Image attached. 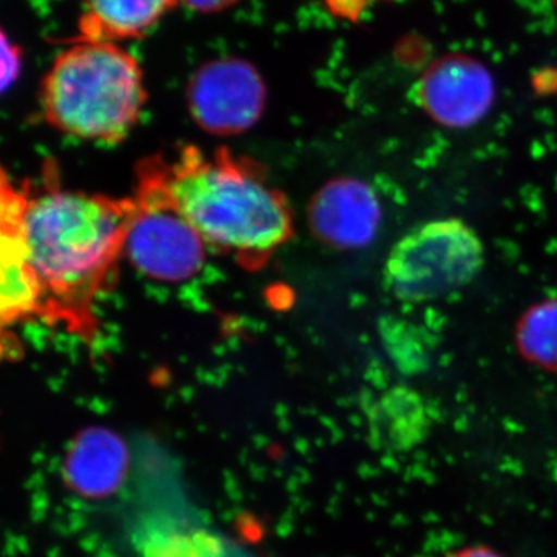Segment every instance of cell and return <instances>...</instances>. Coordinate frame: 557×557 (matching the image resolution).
<instances>
[{"instance_id":"7","label":"cell","mask_w":557,"mask_h":557,"mask_svg":"<svg viewBox=\"0 0 557 557\" xmlns=\"http://www.w3.org/2000/svg\"><path fill=\"white\" fill-rule=\"evenodd\" d=\"M416 101L446 129L461 131L486 119L496 102V81L482 61L465 53L443 54L418 79Z\"/></svg>"},{"instance_id":"6","label":"cell","mask_w":557,"mask_h":557,"mask_svg":"<svg viewBox=\"0 0 557 557\" xmlns=\"http://www.w3.org/2000/svg\"><path fill=\"white\" fill-rule=\"evenodd\" d=\"M265 100L262 76L239 58L209 61L189 81L190 115L214 135H237L255 126Z\"/></svg>"},{"instance_id":"8","label":"cell","mask_w":557,"mask_h":557,"mask_svg":"<svg viewBox=\"0 0 557 557\" xmlns=\"http://www.w3.org/2000/svg\"><path fill=\"white\" fill-rule=\"evenodd\" d=\"M383 208L369 183L339 177L314 194L309 222L318 239L333 248L368 247L379 234Z\"/></svg>"},{"instance_id":"10","label":"cell","mask_w":557,"mask_h":557,"mask_svg":"<svg viewBox=\"0 0 557 557\" xmlns=\"http://www.w3.org/2000/svg\"><path fill=\"white\" fill-rule=\"evenodd\" d=\"M129 454L120 435L90 428L73 440L62 465V478L73 493L86 498L112 496L126 478Z\"/></svg>"},{"instance_id":"4","label":"cell","mask_w":557,"mask_h":557,"mask_svg":"<svg viewBox=\"0 0 557 557\" xmlns=\"http://www.w3.org/2000/svg\"><path fill=\"white\" fill-rule=\"evenodd\" d=\"M483 265V242L465 220H429L406 233L391 249L386 282L399 300L432 302L468 287Z\"/></svg>"},{"instance_id":"18","label":"cell","mask_w":557,"mask_h":557,"mask_svg":"<svg viewBox=\"0 0 557 557\" xmlns=\"http://www.w3.org/2000/svg\"><path fill=\"white\" fill-rule=\"evenodd\" d=\"M555 2L557 3V0H555Z\"/></svg>"},{"instance_id":"1","label":"cell","mask_w":557,"mask_h":557,"mask_svg":"<svg viewBox=\"0 0 557 557\" xmlns=\"http://www.w3.org/2000/svg\"><path fill=\"white\" fill-rule=\"evenodd\" d=\"M134 212V197L61 188L51 170L39 190L27 186L21 225L42 288V319L95 339L98 299L115 277Z\"/></svg>"},{"instance_id":"15","label":"cell","mask_w":557,"mask_h":557,"mask_svg":"<svg viewBox=\"0 0 557 557\" xmlns=\"http://www.w3.org/2000/svg\"><path fill=\"white\" fill-rule=\"evenodd\" d=\"M3 50V89L10 86L20 75L21 69V50L14 44L9 42L5 35L2 36Z\"/></svg>"},{"instance_id":"17","label":"cell","mask_w":557,"mask_h":557,"mask_svg":"<svg viewBox=\"0 0 557 557\" xmlns=\"http://www.w3.org/2000/svg\"><path fill=\"white\" fill-rule=\"evenodd\" d=\"M449 557H505L496 549L487 547V545H471V547H465L457 549Z\"/></svg>"},{"instance_id":"12","label":"cell","mask_w":557,"mask_h":557,"mask_svg":"<svg viewBox=\"0 0 557 557\" xmlns=\"http://www.w3.org/2000/svg\"><path fill=\"white\" fill-rule=\"evenodd\" d=\"M515 339L527 362L557 373V296L534 304L520 317Z\"/></svg>"},{"instance_id":"2","label":"cell","mask_w":557,"mask_h":557,"mask_svg":"<svg viewBox=\"0 0 557 557\" xmlns=\"http://www.w3.org/2000/svg\"><path fill=\"white\" fill-rule=\"evenodd\" d=\"M161 180L208 247L244 269H263L293 237L292 209L258 164L225 148L205 153L186 146L172 160L152 159Z\"/></svg>"},{"instance_id":"5","label":"cell","mask_w":557,"mask_h":557,"mask_svg":"<svg viewBox=\"0 0 557 557\" xmlns=\"http://www.w3.org/2000/svg\"><path fill=\"white\" fill-rule=\"evenodd\" d=\"M134 200L124 248L132 265L157 281L196 276L207 258V242L171 199L152 159L139 164Z\"/></svg>"},{"instance_id":"16","label":"cell","mask_w":557,"mask_h":557,"mask_svg":"<svg viewBox=\"0 0 557 557\" xmlns=\"http://www.w3.org/2000/svg\"><path fill=\"white\" fill-rule=\"evenodd\" d=\"M180 2L185 3L189 10L197 11V13L212 14L231 9L239 0H180Z\"/></svg>"},{"instance_id":"11","label":"cell","mask_w":557,"mask_h":557,"mask_svg":"<svg viewBox=\"0 0 557 557\" xmlns=\"http://www.w3.org/2000/svg\"><path fill=\"white\" fill-rule=\"evenodd\" d=\"M180 0H83L79 40L115 42L148 35Z\"/></svg>"},{"instance_id":"13","label":"cell","mask_w":557,"mask_h":557,"mask_svg":"<svg viewBox=\"0 0 557 557\" xmlns=\"http://www.w3.org/2000/svg\"><path fill=\"white\" fill-rule=\"evenodd\" d=\"M148 557H212L211 547L199 541V536H157L148 541L146 545Z\"/></svg>"},{"instance_id":"9","label":"cell","mask_w":557,"mask_h":557,"mask_svg":"<svg viewBox=\"0 0 557 557\" xmlns=\"http://www.w3.org/2000/svg\"><path fill=\"white\" fill-rule=\"evenodd\" d=\"M2 178L0 311H2V324L14 325L27 319L42 318V288L28 259L27 245L22 233L21 218L27 186L17 188L11 185L5 174Z\"/></svg>"},{"instance_id":"3","label":"cell","mask_w":557,"mask_h":557,"mask_svg":"<svg viewBox=\"0 0 557 557\" xmlns=\"http://www.w3.org/2000/svg\"><path fill=\"white\" fill-rule=\"evenodd\" d=\"M40 101L49 124L70 137L119 143L145 106L143 72L115 42L78 40L51 64Z\"/></svg>"},{"instance_id":"14","label":"cell","mask_w":557,"mask_h":557,"mask_svg":"<svg viewBox=\"0 0 557 557\" xmlns=\"http://www.w3.org/2000/svg\"><path fill=\"white\" fill-rule=\"evenodd\" d=\"M375 0H325V5L333 16L339 20L357 22L370 3Z\"/></svg>"}]
</instances>
